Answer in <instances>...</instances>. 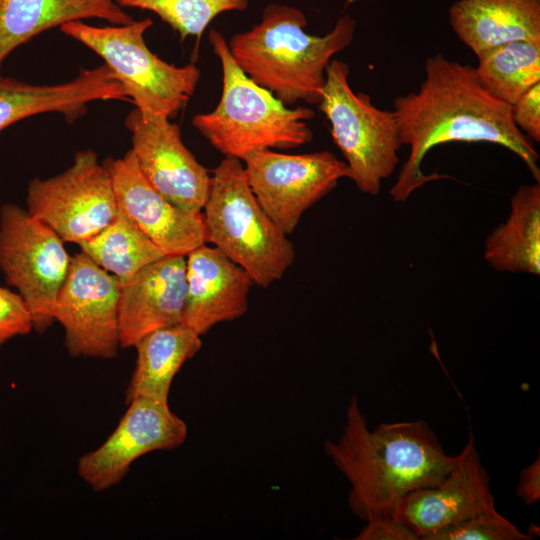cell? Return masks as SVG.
Returning a JSON list of instances; mask_svg holds the SVG:
<instances>
[{
    "instance_id": "cell-1",
    "label": "cell",
    "mask_w": 540,
    "mask_h": 540,
    "mask_svg": "<svg viewBox=\"0 0 540 540\" xmlns=\"http://www.w3.org/2000/svg\"><path fill=\"white\" fill-rule=\"evenodd\" d=\"M419 89L393 101L402 146L409 154L390 195L406 201L426 183L447 178L425 174L421 164L434 147L450 142H486L516 154L536 182H540L539 154L533 142L514 124L509 105L481 85L475 67L437 53L424 64Z\"/></svg>"
},
{
    "instance_id": "cell-2",
    "label": "cell",
    "mask_w": 540,
    "mask_h": 540,
    "mask_svg": "<svg viewBox=\"0 0 540 540\" xmlns=\"http://www.w3.org/2000/svg\"><path fill=\"white\" fill-rule=\"evenodd\" d=\"M324 451L351 485L348 506L369 521L393 516L407 494L438 484L460 461L447 455L424 420L382 423L370 430L353 396L337 441Z\"/></svg>"
},
{
    "instance_id": "cell-3",
    "label": "cell",
    "mask_w": 540,
    "mask_h": 540,
    "mask_svg": "<svg viewBox=\"0 0 540 540\" xmlns=\"http://www.w3.org/2000/svg\"><path fill=\"white\" fill-rule=\"evenodd\" d=\"M306 27L301 10L269 3L258 24L227 41L240 69L286 106L320 103L326 68L334 55L351 45L356 21L344 15L323 36L308 34Z\"/></svg>"
},
{
    "instance_id": "cell-4",
    "label": "cell",
    "mask_w": 540,
    "mask_h": 540,
    "mask_svg": "<svg viewBox=\"0 0 540 540\" xmlns=\"http://www.w3.org/2000/svg\"><path fill=\"white\" fill-rule=\"evenodd\" d=\"M208 40L222 68V93L216 108L196 114L192 125L224 156L242 161L263 149H291L312 141L308 126L315 112L289 108L252 81L236 64L225 37L211 29Z\"/></svg>"
},
{
    "instance_id": "cell-5",
    "label": "cell",
    "mask_w": 540,
    "mask_h": 540,
    "mask_svg": "<svg viewBox=\"0 0 540 540\" xmlns=\"http://www.w3.org/2000/svg\"><path fill=\"white\" fill-rule=\"evenodd\" d=\"M203 209L206 243L242 267L254 284L269 287L294 263V245L260 206L240 159L225 156L217 165Z\"/></svg>"
},
{
    "instance_id": "cell-6",
    "label": "cell",
    "mask_w": 540,
    "mask_h": 540,
    "mask_svg": "<svg viewBox=\"0 0 540 540\" xmlns=\"http://www.w3.org/2000/svg\"><path fill=\"white\" fill-rule=\"evenodd\" d=\"M152 25L150 18L100 27L77 20L59 28L104 60L143 119H170L186 107L201 71L195 64L179 67L154 54L144 39Z\"/></svg>"
},
{
    "instance_id": "cell-7",
    "label": "cell",
    "mask_w": 540,
    "mask_h": 540,
    "mask_svg": "<svg viewBox=\"0 0 540 540\" xmlns=\"http://www.w3.org/2000/svg\"><path fill=\"white\" fill-rule=\"evenodd\" d=\"M349 74L348 63L332 59L317 106L330 123L350 179L361 192L374 196L380 192L382 181L395 171L402 144L393 110L380 109L369 94L355 92Z\"/></svg>"
},
{
    "instance_id": "cell-8",
    "label": "cell",
    "mask_w": 540,
    "mask_h": 540,
    "mask_svg": "<svg viewBox=\"0 0 540 540\" xmlns=\"http://www.w3.org/2000/svg\"><path fill=\"white\" fill-rule=\"evenodd\" d=\"M71 258L64 241L48 225L15 204L2 205L0 270L23 298L38 332L54 322V305Z\"/></svg>"
},
{
    "instance_id": "cell-9",
    "label": "cell",
    "mask_w": 540,
    "mask_h": 540,
    "mask_svg": "<svg viewBox=\"0 0 540 540\" xmlns=\"http://www.w3.org/2000/svg\"><path fill=\"white\" fill-rule=\"evenodd\" d=\"M26 201L32 216L76 244L99 233L118 211L111 176L90 149L77 152L61 174L33 179Z\"/></svg>"
},
{
    "instance_id": "cell-10",
    "label": "cell",
    "mask_w": 540,
    "mask_h": 540,
    "mask_svg": "<svg viewBox=\"0 0 540 540\" xmlns=\"http://www.w3.org/2000/svg\"><path fill=\"white\" fill-rule=\"evenodd\" d=\"M247 182L262 209L286 235L303 214L350 178L345 161L329 151L285 154L263 149L242 159Z\"/></svg>"
},
{
    "instance_id": "cell-11",
    "label": "cell",
    "mask_w": 540,
    "mask_h": 540,
    "mask_svg": "<svg viewBox=\"0 0 540 540\" xmlns=\"http://www.w3.org/2000/svg\"><path fill=\"white\" fill-rule=\"evenodd\" d=\"M118 279L83 252L71 258L57 296L53 317L65 332L74 357L111 359L120 347Z\"/></svg>"
},
{
    "instance_id": "cell-12",
    "label": "cell",
    "mask_w": 540,
    "mask_h": 540,
    "mask_svg": "<svg viewBox=\"0 0 540 540\" xmlns=\"http://www.w3.org/2000/svg\"><path fill=\"white\" fill-rule=\"evenodd\" d=\"M115 430L102 445L78 460L77 472L95 491L118 484L141 456L174 449L187 438L186 423L168 402L134 398Z\"/></svg>"
},
{
    "instance_id": "cell-13",
    "label": "cell",
    "mask_w": 540,
    "mask_h": 540,
    "mask_svg": "<svg viewBox=\"0 0 540 540\" xmlns=\"http://www.w3.org/2000/svg\"><path fill=\"white\" fill-rule=\"evenodd\" d=\"M125 125L131 133V151L146 180L175 205L201 212L211 176L185 146L179 125L165 117L143 119L136 108L127 115Z\"/></svg>"
},
{
    "instance_id": "cell-14",
    "label": "cell",
    "mask_w": 540,
    "mask_h": 540,
    "mask_svg": "<svg viewBox=\"0 0 540 540\" xmlns=\"http://www.w3.org/2000/svg\"><path fill=\"white\" fill-rule=\"evenodd\" d=\"M103 164L118 208L166 255L186 256L206 243L202 211L185 210L159 193L141 173L131 149Z\"/></svg>"
},
{
    "instance_id": "cell-15",
    "label": "cell",
    "mask_w": 540,
    "mask_h": 540,
    "mask_svg": "<svg viewBox=\"0 0 540 540\" xmlns=\"http://www.w3.org/2000/svg\"><path fill=\"white\" fill-rule=\"evenodd\" d=\"M495 508L490 476L472 434L459 463L436 485L415 490L397 504L393 516L426 540L430 535Z\"/></svg>"
},
{
    "instance_id": "cell-16",
    "label": "cell",
    "mask_w": 540,
    "mask_h": 540,
    "mask_svg": "<svg viewBox=\"0 0 540 540\" xmlns=\"http://www.w3.org/2000/svg\"><path fill=\"white\" fill-rule=\"evenodd\" d=\"M186 299V256L165 255L139 270L121 286L120 347L182 323Z\"/></svg>"
},
{
    "instance_id": "cell-17",
    "label": "cell",
    "mask_w": 540,
    "mask_h": 540,
    "mask_svg": "<svg viewBox=\"0 0 540 540\" xmlns=\"http://www.w3.org/2000/svg\"><path fill=\"white\" fill-rule=\"evenodd\" d=\"M251 276L218 248L206 243L186 255V299L182 324L200 336L248 310Z\"/></svg>"
},
{
    "instance_id": "cell-18",
    "label": "cell",
    "mask_w": 540,
    "mask_h": 540,
    "mask_svg": "<svg viewBox=\"0 0 540 540\" xmlns=\"http://www.w3.org/2000/svg\"><path fill=\"white\" fill-rule=\"evenodd\" d=\"M128 101L122 85L103 64L81 69L73 80L35 85L0 75V131L13 123L41 113L62 114L68 123L86 113L94 101Z\"/></svg>"
},
{
    "instance_id": "cell-19",
    "label": "cell",
    "mask_w": 540,
    "mask_h": 540,
    "mask_svg": "<svg viewBox=\"0 0 540 540\" xmlns=\"http://www.w3.org/2000/svg\"><path fill=\"white\" fill-rule=\"evenodd\" d=\"M449 22L478 55L509 42L540 40V0H457Z\"/></svg>"
},
{
    "instance_id": "cell-20",
    "label": "cell",
    "mask_w": 540,
    "mask_h": 540,
    "mask_svg": "<svg viewBox=\"0 0 540 540\" xmlns=\"http://www.w3.org/2000/svg\"><path fill=\"white\" fill-rule=\"evenodd\" d=\"M92 18L114 25L134 20L114 0H0V75L17 47L46 30Z\"/></svg>"
},
{
    "instance_id": "cell-21",
    "label": "cell",
    "mask_w": 540,
    "mask_h": 540,
    "mask_svg": "<svg viewBox=\"0 0 540 540\" xmlns=\"http://www.w3.org/2000/svg\"><path fill=\"white\" fill-rule=\"evenodd\" d=\"M486 262L496 271L540 273V182L518 187L510 213L486 238Z\"/></svg>"
},
{
    "instance_id": "cell-22",
    "label": "cell",
    "mask_w": 540,
    "mask_h": 540,
    "mask_svg": "<svg viewBox=\"0 0 540 540\" xmlns=\"http://www.w3.org/2000/svg\"><path fill=\"white\" fill-rule=\"evenodd\" d=\"M134 347L137 360L126 389V402L139 397L168 402L175 375L199 352L202 341L198 333L180 323L145 335Z\"/></svg>"
},
{
    "instance_id": "cell-23",
    "label": "cell",
    "mask_w": 540,
    "mask_h": 540,
    "mask_svg": "<svg viewBox=\"0 0 540 540\" xmlns=\"http://www.w3.org/2000/svg\"><path fill=\"white\" fill-rule=\"evenodd\" d=\"M78 245L121 286L143 267L166 255L119 208L105 228Z\"/></svg>"
},
{
    "instance_id": "cell-24",
    "label": "cell",
    "mask_w": 540,
    "mask_h": 540,
    "mask_svg": "<svg viewBox=\"0 0 540 540\" xmlns=\"http://www.w3.org/2000/svg\"><path fill=\"white\" fill-rule=\"evenodd\" d=\"M476 56L481 85L509 106L540 83V40L509 42Z\"/></svg>"
},
{
    "instance_id": "cell-25",
    "label": "cell",
    "mask_w": 540,
    "mask_h": 540,
    "mask_svg": "<svg viewBox=\"0 0 540 540\" xmlns=\"http://www.w3.org/2000/svg\"><path fill=\"white\" fill-rule=\"evenodd\" d=\"M121 8L147 10L156 14L176 31L181 40L198 39L220 14L243 11L249 0H114Z\"/></svg>"
},
{
    "instance_id": "cell-26",
    "label": "cell",
    "mask_w": 540,
    "mask_h": 540,
    "mask_svg": "<svg viewBox=\"0 0 540 540\" xmlns=\"http://www.w3.org/2000/svg\"><path fill=\"white\" fill-rule=\"evenodd\" d=\"M533 535L521 532L496 508L463 522L446 527L426 540H530Z\"/></svg>"
},
{
    "instance_id": "cell-27",
    "label": "cell",
    "mask_w": 540,
    "mask_h": 540,
    "mask_svg": "<svg viewBox=\"0 0 540 540\" xmlns=\"http://www.w3.org/2000/svg\"><path fill=\"white\" fill-rule=\"evenodd\" d=\"M33 329L31 313L23 298L0 286V346L16 336Z\"/></svg>"
},
{
    "instance_id": "cell-28",
    "label": "cell",
    "mask_w": 540,
    "mask_h": 540,
    "mask_svg": "<svg viewBox=\"0 0 540 540\" xmlns=\"http://www.w3.org/2000/svg\"><path fill=\"white\" fill-rule=\"evenodd\" d=\"M516 127L532 142H540V83L510 106Z\"/></svg>"
},
{
    "instance_id": "cell-29",
    "label": "cell",
    "mask_w": 540,
    "mask_h": 540,
    "mask_svg": "<svg viewBox=\"0 0 540 540\" xmlns=\"http://www.w3.org/2000/svg\"><path fill=\"white\" fill-rule=\"evenodd\" d=\"M356 540H419L418 535L394 516H381L367 521Z\"/></svg>"
},
{
    "instance_id": "cell-30",
    "label": "cell",
    "mask_w": 540,
    "mask_h": 540,
    "mask_svg": "<svg viewBox=\"0 0 540 540\" xmlns=\"http://www.w3.org/2000/svg\"><path fill=\"white\" fill-rule=\"evenodd\" d=\"M516 495L526 505H533L540 499V457L524 467L519 475Z\"/></svg>"
}]
</instances>
